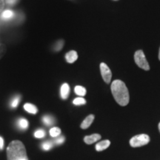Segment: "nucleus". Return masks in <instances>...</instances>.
<instances>
[{"label":"nucleus","instance_id":"25","mask_svg":"<svg viewBox=\"0 0 160 160\" xmlns=\"http://www.w3.org/2000/svg\"><path fill=\"white\" fill-rule=\"evenodd\" d=\"M4 146V140L3 138L0 137V150H2Z\"/></svg>","mask_w":160,"mask_h":160},{"label":"nucleus","instance_id":"20","mask_svg":"<svg viewBox=\"0 0 160 160\" xmlns=\"http://www.w3.org/2000/svg\"><path fill=\"white\" fill-rule=\"evenodd\" d=\"M63 45H64L63 40H59V41H58L57 43L55 45L54 50H55V51H60V50L62 48Z\"/></svg>","mask_w":160,"mask_h":160},{"label":"nucleus","instance_id":"1","mask_svg":"<svg viewBox=\"0 0 160 160\" xmlns=\"http://www.w3.org/2000/svg\"><path fill=\"white\" fill-rule=\"evenodd\" d=\"M111 92L117 102L121 106H126L128 104L129 92L125 84L121 80H114L111 84Z\"/></svg>","mask_w":160,"mask_h":160},{"label":"nucleus","instance_id":"9","mask_svg":"<svg viewBox=\"0 0 160 160\" xmlns=\"http://www.w3.org/2000/svg\"><path fill=\"white\" fill-rule=\"evenodd\" d=\"M94 118H95L94 115H93V114L88 116V117L85 119V120H84L82 122L81 126H80V127H81V128L82 129L88 128L90 126H91L92 122H93V120H94Z\"/></svg>","mask_w":160,"mask_h":160},{"label":"nucleus","instance_id":"17","mask_svg":"<svg viewBox=\"0 0 160 160\" xmlns=\"http://www.w3.org/2000/svg\"><path fill=\"white\" fill-rule=\"evenodd\" d=\"M73 103L75 105H85V104L86 103V100L82 97H78V98H76V99H74Z\"/></svg>","mask_w":160,"mask_h":160},{"label":"nucleus","instance_id":"6","mask_svg":"<svg viewBox=\"0 0 160 160\" xmlns=\"http://www.w3.org/2000/svg\"><path fill=\"white\" fill-rule=\"evenodd\" d=\"M100 139H101V136L98 134V133H94V134H92L91 136H86L84 138V142L88 145H91V144L94 143L95 142H97Z\"/></svg>","mask_w":160,"mask_h":160},{"label":"nucleus","instance_id":"15","mask_svg":"<svg viewBox=\"0 0 160 160\" xmlns=\"http://www.w3.org/2000/svg\"><path fill=\"white\" fill-rule=\"evenodd\" d=\"M13 12L12 11H10V10H7V11H3L2 14V18L5 19H11V17H13Z\"/></svg>","mask_w":160,"mask_h":160},{"label":"nucleus","instance_id":"12","mask_svg":"<svg viewBox=\"0 0 160 160\" xmlns=\"http://www.w3.org/2000/svg\"><path fill=\"white\" fill-rule=\"evenodd\" d=\"M74 91L76 94L80 96V97H84V96H85L86 94V89L84 87H82V86H76Z\"/></svg>","mask_w":160,"mask_h":160},{"label":"nucleus","instance_id":"5","mask_svg":"<svg viewBox=\"0 0 160 160\" xmlns=\"http://www.w3.org/2000/svg\"><path fill=\"white\" fill-rule=\"evenodd\" d=\"M100 71H101L102 77V79L105 81V82L107 84H109L111 82L112 73L108 66L106 65L105 63L102 62L100 64Z\"/></svg>","mask_w":160,"mask_h":160},{"label":"nucleus","instance_id":"11","mask_svg":"<svg viewBox=\"0 0 160 160\" xmlns=\"http://www.w3.org/2000/svg\"><path fill=\"white\" fill-rule=\"evenodd\" d=\"M24 109H25L27 112H28V113H32V114H36L38 112L37 108L31 103L25 104V105H24Z\"/></svg>","mask_w":160,"mask_h":160},{"label":"nucleus","instance_id":"10","mask_svg":"<svg viewBox=\"0 0 160 160\" xmlns=\"http://www.w3.org/2000/svg\"><path fill=\"white\" fill-rule=\"evenodd\" d=\"M111 145V142L109 140H104V141L100 142L96 145V150L97 151H102L104 150L107 149Z\"/></svg>","mask_w":160,"mask_h":160},{"label":"nucleus","instance_id":"4","mask_svg":"<svg viewBox=\"0 0 160 160\" xmlns=\"http://www.w3.org/2000/svg\"><path fill=\"white\" fill-rule=\"evenodd\" d=\"M150 137L147 134H139L133 137L130 140V145L133 148H138L148 144Z\"/></svg>","mask_w":160,"mask_h":160},{"label":"nucleus","instance_id":"23","mask_svg":"<svg viewBox=\"0 0 160 160\" xmlns=\"http://www.w3.org/2000/svg\"><path fill=\"white\" fill-rule=\"evenodd\" d=\"M5 0H0V13L3 11L4 8H5Z\"/></svg>","mask_w":160,"mask_h":160},{"label":"nucleus","instance_id":"13","mask_svg":"<svg viewBox=\"0 0 160 160\" xmlns=\"http://www.w3.org/2000/svg\"><path fill=\"white\" fill-rule=\"evenodd\" d=\"M18 125H19V128H21L22 129H27L28 128L29 123L27 119H24V118H21V119L18 120Z\"/></svg>","mask_w":160,"mask_h":160},{"label":"nucleus","instance_id":"3","mask_svg":"<svg viewBox=\"0 0 160 160\" xmlns=\"http://www.w3.org/2000/svg\"><path fill=\"white\" fill-rule=\"evenodd\" d=\"M134 60L137 65L139 66L140 68L145 70V71H149L150 66L146 59L145 56L144 54L143 51L139 50V51H136L134 54Z\"/></svg>","mask_w":160,"mask_h":160},{"label":"nucleus","instance_id":"19","mask_svg":"<svg viewBox=\"0 0 160 160\" xmlns=\"http://www.w3.org/2000/svg\"><path fill=\"white\" fill-rule=\"evenodd\" d=\"M45 136V132L43 130H38L34 133V137L36 138H39V139H41V138H43Z\"/></svg>","mask_w":160,"mask_h":160},{"label":"nucleus","instance_id":"18","mask_svg":"<svg viewBox=\"0 0 160 160\" xmlns=\"http://www.w3.org/2000/svg\"><path fill=\"white\" fill-rule=\"evenodd\" d=\"M52 146H53V143L50 141L45 142L42 144V148L44 150H45V151H48V150L51 148Z\"/></svg>","mask_w":160,"mask_h":160},{"label":"nucleus","instance_id":"27","mask_svg":"<svg viewBox=\"0 0 160 160\" xmlns=\"http://www.w3.org/2000/svg\"><path fill=\"white\" fill-rule=\"evenodd\" d=\"M159 59L160 60V48H159Z\"/></svg>","mask_w":160,"mask_h":160},{"label":"nucleus","instance_id":"2","mask_svg":"<svg viewBox=\"0 0 160 160\" xmlns=\"http://www.w3.org/2000/svg\"><path fill=\"white\" fill-rule=\"evenodd\" d=\"M8 160H28L24 144L19 140H13L7 148Z\"/></svg>","mask_w":160,"mask_h":160},{"label":"nucleus","instance_id":"7","mask_svg":"<svg viewBox=\"0 0 160 160\" xmlns=\"http://www.w3.org/2000/svg\"><path fill=\"white\" fill-rule=\"evenodd\" d=\"M70 94V86L68 84L64 83L60 89V95L62 99H67Z\"/></svg>","mask_w":160,"mask_h":160},{"label":"nucleus","instance_id":"29","mask_svg":"<svg viewBox=\"0 0 160 160\" xmlns=\"http://www.w3.org/2000/svg\"><path fill=\"white\" fill-rule=\"evenodd\" d=\"M115 1H117V0H115Z\"/></svg>","mask_w":160,"mask_h":160},{"label":"nucleus","instance_id":"14","mask_svg":"<svg viewBox=\"0 0 160 160\" xmlns=\"http://www.w3.org/2000/svg\"><path fill=\"white\" fill-rule=\"evenodd\" d=\"M61 133V129L59 128L54 127L52 128L50 130V135L52 137H57L58 136L60 135Z\"/></svg>","mask_w":160,"mask_h":160},{"label":"nucleus","instance_id":"16","mask_svg":"<svg viewBox=\"0 0 160 160\" xmlns=\"http://www.w3.org/2000/svg\"><path fill=\"white\" fill-rule=\"evenodd\" d=\"M42 121L44 124H45L46 125H51L53 123V119L50 116H45L43 117Z\"/></svg>","mask_w":160,"mask_h":160},{"label":"nucleus","instance_id":"22","mask_svg":"<svg viewBox=\"0 0 160 160\" xmlns=\"http://www.w3.org/2000/svg\"><path fill=\"white\" fill-rule=\"evenodd\" d=\"M19 97H16L11 102V106L13 108H17L18 105H19Z\"/></svg>","mask_w":160,"mask_h":160},{"label":"nucleus","instance_id":"24","mask_svg":"<svg viewBox=\"0 0 160 160\" xmlns=\"http://www.w3.org/2000/svg\"><path fill=\"white\" fill-rule=\"evenodd\" d=\"M64 140H65V138H64L63 137H60L59 139H56L55 142H56V143H57V144H61V143L63 142Z\"/></svg>","mask_w":160,"mask_h":160},{"label":"nucleus","instance_id":"21","mask_svg":"<svg viewBox=\"0 0 160 160\" xmlns=\"http://www.w3.org/2000/svg\"><path fill=\"white\" fill-rule=\"evenodd\" d=\"M6 53V47L3 44H0V59L3 57Z\"/></svg>","mask_w":160,"mask_h":160},{"label":"nucleus","instance_id":"28","mask_svg":"<svg viewBox=\"0 0 160 160\" xmlns=\"http://www.w3.org/2000/svg\"><path fill=\"white\" fill-rule=\"evenodd\" d=\"M159 131H160V122L159 124Z\"/></svg>","mask_w":160,"mask_h":160},{"label":"nucleus","instance_id":"8","mask_svg":"<svg viewBox=\"0 0 160 160\" xmlns=\"http://www.w3.org/2000/svg\"><path fill=\"white\" fill-rule=\"evenodd\" d=\"M78 59V54L77 51H70L65 54V59L68 63H73Z\"/></svg>","mask_w":160,"mask_h":160},{"label":"nucleus","instance_id":"26","mask_svg":"<svg viewBox=\"0 0 160 160\" xmlns=\"http://www.w3.org/2000/svg\"><path fill=\"white\" fill-rule=\"evenodd\" d=\"M17 0H7V3L9 4V5H13L17 2Z\"/></svg>","mask_w":160,"mask_h":160}]
</instances>
